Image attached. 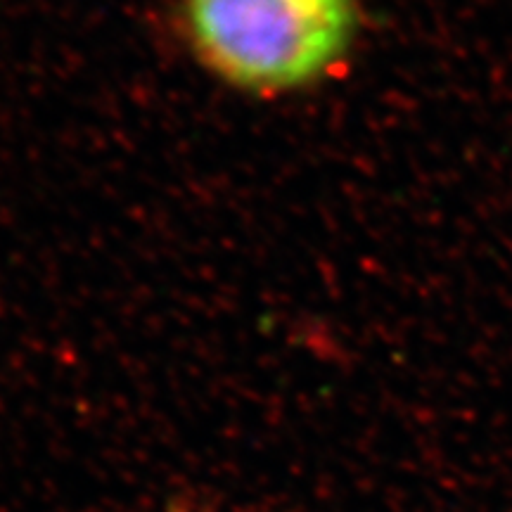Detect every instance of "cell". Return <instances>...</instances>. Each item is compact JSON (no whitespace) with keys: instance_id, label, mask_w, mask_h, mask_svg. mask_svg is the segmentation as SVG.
<instances>
[{"instance_id":"cell-1","label":"cell","mask_w":512,"mask_h":512,"mask_svg":"<svg viewBox=\"0 0 512 512\" xmlns=\"http://www.w3.org/2000/svg\"><path fill=\"white\" fill-rule=\"evenodd\" d=\"M190 48L247 93H290L328 76L358 36L356 0H183Z\"/></svg>"}]
</instances>
